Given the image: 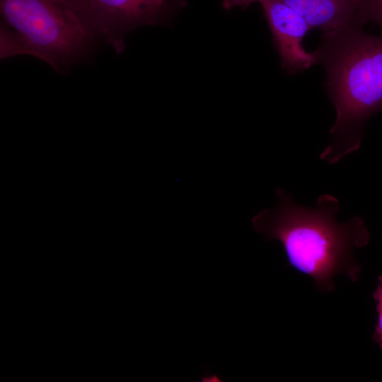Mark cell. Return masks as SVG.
I'll use <instances>...</instances> for the list:
<instances>
[{
    "mask_svg": "<svg viewBox=\"0 0 382 382\" xmlns=\"http://www.w3.org/2000/svg\"><path fill=\"white\" fill-rule=\"evenodd\" d=\"M299 14L311 28H319L325 36L351 25H360L359 0H281Z\"/></svg>",
    "mask_w": 382,
    "mask_h": 382,
    "instance_id": "cell-6",
    "label": "cell"
},
{
    "mask_svg": "<svg viewBox=\"0 0 382 382\" xmlns=\"http://www.w3.org/2000/svg\"><path fill=\"white\" fill-rule=\"evenodd\" d=\"M263 0H223L222 6L224 9L230 10L235 7L245 8L255 2H261Z\"/></svg>",
    "mask_w": 382,
    "mask_h": 382,
    "instance_id": "cell-9",
    "label": "cell"
},
{
    "mask_svg": "<svg viewBox=\"0 0 382 382\" xmlns=\"http://www.w3.org/2000/svg\"><path fill=\"white\" fill-rule=\"evenodd\" d=\"M351 25L325 36L317 51L327 72V87L336 110L330 144L320 158L336 163L360 146L363 126L382 110V37Z\"/></svg>",
    "mask_w": 382,
    "mask_h": 382,
    "instance_id": "cell-2",
    "label": "cell"
},
{
    "mask_svg": "<svg viewBox=\"0 0 382 382\" xmlns=\"http://www.w3.org/2000/svg\"><path fill=\"white\" fill-rule=\"evenodd\" d=\"M359 13L363 23L371 21L382 28V0H359Z\"/></svg>",
    "mask_w": 382,
    "mask_h": 382,
    "instance_id": "cell-7",
    "label": "cell"
},
{
    "mask_svg": "<svg viewBox=\"0 0 382 382\" xmlns=\"http://www.w3.org/2000/svg\"><path fill=\"white\" fill-rule=\"evenodd\" d=\"M376 301L377 324L373 334L374 341L382 349V275L378 277V284L373 294Z\"/></svg>",
    "mask_w": 382,
    "mask_h": 382,
    "instance_id": "cell-8",
    "label": "cell"
},
{
    "mask_svg": "<svg viewBox=\"0 0 382 382\" xmlns=\"http://www.w3.org/2000/svg\"><path fill=\"white\" fill-rule=\"evenodd\" d=\"M1 58L30 54L66 72L96 39L73 0H0Z\"/></svg>",
    "mask_w": 382,
    "mask_h": 382,
    "instance_id": "cell-3",
    "label": "cell"
},
{
    "mask_svg": "<svg viewBox=\"0 0 382 382\" xmlns=\"http://www.w3.org/2000/svg\"><path fill=\"white\" fill-rule=\"evenodd\" d=\"M260 4L282 66L293 74L313 65L318 59L317 53L307 52L302 46V40L311 29L306 21L281 0H263Z\"/></svg>",
    "mask_w": 382,
    "mask_h": 382,
    "instance_id": "cell-5",
    "label": "cell"
},
{
    "mask_svg": "<svg viewBox=\"0 0 382 382\" xmlns=\"http://www.w3.org/2000/svg\"><path fill=\"white\" fill-rule=\"evenodd\" d=\"M80 15L95 35L117 53L125 37L142 25L167 22L186 4L185 0H73Z\"/></svg>",
    "mask_w": 382,
    "mask_h": 382,
    "instance_id": "cell-4",
    "label": "cell"
},
{
    "mask_svg": "<svg viewBox=\"0 0 382 382\" xmlns=\"http://www.w3.org/2000/svg\"><path fill=\"white\" fill-rule=\"evenodd\" d=\"M275 193L276 207L263 209L252 219L255 231L268 241H279L289 264L312 277L320 291H332L337 274L357 281L361 267L353 250L370 240L364 220L354 216L339 223V202L330 195H320L316 207L308 208L296 204L280 187Z\"/></svg>",
    "mask_w": 382,
    "mask_h": 382,
    "instance_id": "cell-1",
    "label": "cell"
}]
</instances>
